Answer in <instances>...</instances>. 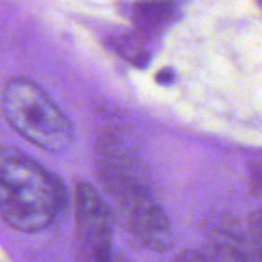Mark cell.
I'll return each mask as SVG.
<instances>
[{
	"mask_svg": "<svg viewBox=\"0 0 262 262\" xmlns=\"http://www.w3.org/2000/svg\"><path fill=\"white\" fill-rule=\"evenodd\" d=\"M76 228L84 262H106L110 251V215L99 194L86 183L76 187Z\"/></svg>",
	"mask_w": 262,
	"mask_h": 262,
	"instance_id": "3",
	"label": "cell"
},
{
	"mask_svg": "<svg viewBox=\"0 0 262 262\" xmlns=\"http://www.w3.org/2000/svg\"><path fill=\"white\" fill-rule=\"evenodd\" d=\"M4 113L24 139L47 151L67 149L72 126L38 84L11 79L4 88Z\"/></svg>",
	"mask_w": 262,
	"mask_h": 262,
	"instance_id": "2",
	"label": "cell"
},
{
	"mask_svg": "<svg viewBox=\"0 0 262 262\" xmlns=\"http://www.w3.org/2000/svg\"><path fill=\"white\" fill-rule=\"evenodd\" d=\"M61 203L59 185L40 164L16 149H0V215L22 232L52 221Z\"/></svg>",
	"mask_w": 262,
	"mask_h": 262,
	"instance_id": "1",
	"label": "cell"
},
{
	"mask_svg": "<svg viewBox=\"0 0 262 262\" xmlns=\"http://www.w3.org/2000/svg\"><path fill=\"white\" fill-rule=\"evenodd\" d=\"M106 262H126V260H120V258H117V257H113V255H110V258Z\"/></svg>",
	"mask_w": 262,
	"mask_h": 262,
	"instance_id": "6",
	"label": "cell"
},
{
	"mask_svg": "<svg viewBox=\"0 0 262 262\" xmlns=\"http://www.w3.org/2000/svg\"><path fill=\"white\" fill-rule=\"evenodd\" d=\"M174 262H205V260L200 253H196V251H185V253L180 255Z\"/></svg>",
	"mask_w": 262,
	"mask_h": 262,
	"instance_id": "5",
	"label": "cell"
},
{
	"mask_svg": "<svg viewBox=\"0 0 262 262\" xmlns=\"http://www.w3.org/2000/svg\"><path fill=\"white\" fill-rule=\"evenodd\" d=\"M176 15L178 6L171 0H144L131 9V18L139 27V33L146 34L147 38L174 22Z\"/></svg>",
	"mask_w": 262,
	"mask_h": 262,
	"instance_id": "4",
	"label": "cell"
}]
</instances>
